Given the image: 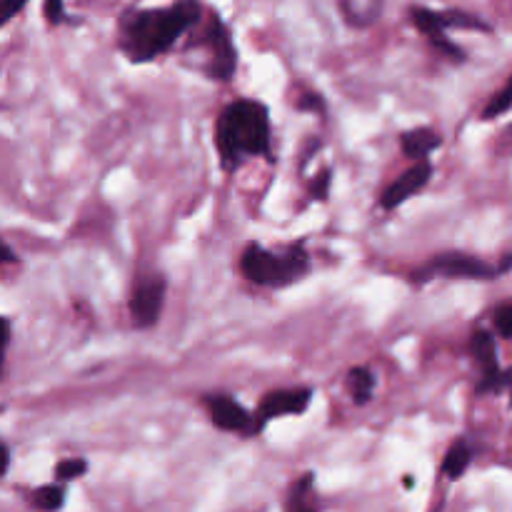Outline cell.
<instances>
[{
	"instance_id": "15",
	"label": "cell",
	"mask_w": 512,
	"mask_h": 512,
	"mask_svg": "<svg viewBox=\"0 0 512 512\" xmlns=\"http://www.w3.org/2000/svg\"><path fill=\"white\" fill-rule=\"evenodd\" d=\"M65 495H68V490L58 480V485H45V488L35 490V505L40 510H60L65 505Z\"/></svg>"
},
{
	"instance_id": "3",
	"label": "cell",
	"mask_w": 512,
	"mask_h": 512,
	"mask_svg": "<svg viewBox=\"0 0 512 512\" xmlns=\"http://www.w3.org/2000/svg\"><path fill=\"white\" fill-rule=\"evenodd\" d=\"M240 270L260 288H285L310 273V255L300 243L280 253L263 248L260 243H250L240 255Z\"/></svg>"
},
{
	"instance_id": "6",
	"label": "cell",
	"mask_w": 512,
	"mask_h": 512,
	"mask_svg": "<svg viewBox=\"0 0 512 512\" xmlns=\"http://www.w3.org/2000/svg\"><path fill=\"white\" fill-rule=\"evenodd\" d=\"M165 290H168V280L160 273L138 278L133 293H130V318H133L135 328L148 330L158 323L160 313H163Z\"/></svg>"
},
{
	"instance_id": "16",
	"label": "cell",
	"mask_w": 512,
	"mask_h": 512,
	"mask_svg": "<svg viewBox=\"0 0 512 512\" xmlns=\"http://www.w3.org/2000/svg\"><path fill=\"white\" fill-rule=\"evenodd\" d=\"M313 483H315V475L313 473L303 475V478H300L298 483H295L293 488H290L288 500H285V508L293 510V512L310 510L308 503H305V498H308V495H310V488H313Z\"/></svg>"
},
{
	"instance_id": "14",
	"label": "cell",
	"mask_w": 512,
	"mask_h": 512,
	"mask_svg": "<svg viewBox=\"0 0 512 512\" xmlns=\"http://www.w3.org/2000/svg\"><path fill=\"white\" fill-rule=\"evenodd\" d=\"M375 383H378V380H375L373 370H370L368 365H358V368L350 370L348 378H345V385H348L355 405H368L370 400H373Z\"/></svg>"
},
{
	"instance_id": "18",
	"label": "cell",
	"mask_w": 512,
	"mask_h": 512,
	"mask_svg": "<svg viewBox=\"0 0 512 512\" xmlns=\"http://www.w3.org/2000/svg\"><path fill=\"white\" fill-rule=\"evenodd\" d=\"M85 473H88V460L83 458L60 460V463L55 465V480H60V483H70V480L75 478H83Z\"/></svg>"
},
{
	"instance_id": "19",
	"label": "cell",
	"mask_w": 512,
	"mask_h": 512,
	"mask_svg": "<svg viewBox=\"0 0 512 512\" xmlns=\"http://www.w3.org/2000/svg\"><path fill=\"white\" fill-rule=\"evenodd\" d=\"M493 323H495V333H498L500 338L512 340V303H503L495 308Z\"/></svg>"
},
{
	"instance_id": "20",
	"label": "cell",
	"mask_w": 512,
	"mask_h": 512,
	"mask_svg": "<svg viewBox=\"0 0 512 512\" xmlns=\"http://www.w3.org/2000/svg\"><path fill=\"white\" fill-rule=\"evenodd\" d=\"M43 15L50 25L65 23V20H68V13H65V0H45Z\"/></svg>"
},
{
	"instance_id": "8",
	"label": "cell",
	"mask_w": 512,
	"mask_h": 512,
	"mask_svg": "<svg viewBox=\"0 0 512 512\" xmlns=\"http://www.w3.org/2000/svg\"><path fill=\"white\" fill-rule=\"evenodd\" d=\"M205 408H208L210 420H213L215 428L228 430V433H243V435H255L263 425L258 423V418L248 413L243 405L235 398L225 393H213L205 395Z\"/></svg>"
},
{
	"instance_id": "22",
	"label": "cell",
	"mask_w": 512,
	"mask_h": 512,
	"mask_svg": "<svg viewBox=\"0 0 512 512\" xmlns=\"http://www.w3.org/2000/svg\"><path fill=\"white\" fill-rule=\"evenodd\" d=\"M330 183H333V173H330V170H323V173H318V178L310 183V195H313L315 200H325L328 198Z\"/></svg>"
},
{
	"instance_id": "5",
	"label": "cell",
	"mask_w": 512,
	"mask_h": 512,
	"mask_svg": "<svg viewBox=\"0 0 512 512\" xmlns=\"http://www.w3.org/2000/svg\"><path fill=\"white\" fill-rule=\"evenodd\" d=\"M500 265H490L485 260L468 253H440L433 260L415 270V283H428L433 278L450 280H495L500 278Z\"/></svg>"
},
{
	"instance_id": "9",
	"label": "cell",
	"mask_w": 512,
	"mask_h": 512,
	"mask_svg": "<svg viewBox=\"0 0 512 512\" xmlns=\"http://www.w3.org/2000/svg\"><path fill=\"white\" fill-rule=\"evenodd\" d=\"M313 400V388H283L265 395L258 405V423L265 425L270 420L288 418V415H303Z\"/></svg>"
},
{
	"instance_id": "7",
	"label": "cell",
	"mask_w": 512,
	"mask_h": 512,
	"mask_svg": "<svg viewBox=\"0 0 512 512\" xmlns=\"http://www.w3.org/2000/svg\"><path fill=\"white\" fill-rule=\"evenodd\" d=\"M410 23H413L428 40L450 28L490 30V25L485 23V20L475 18L473 13H465V10H430L423 8V5H413V8H410Z\"/></svg>"
},
{
	"instance_id": "1",
	"label": "cell",
	"mask_w": 512,
	"mask_h": 512,
	"mask_svg": "<svg viewBox=\"0 0 512 512\" xmlns=\"http://www.w3.org/2000/svg\"><path fill=\"white\" fill-rule=\"evenodd\" d=\"M203 0H173L168 8H140L123 15L118 45L130 63H150L168 53L203 20Z\"/></svg>"
},
{
	"instance_id": "25",
	"label": "cell",
	"mask_w": 512,
	"mask_h": 512,
	"mask_svg": "<svg viewBox=\"0 0 512 512\" xmlns=\"http://www.w3.org/2000/svg\"><path fill=\"white\" fill-rule=\"evenodd\" d=\"M10 263H18V258H15L13 248H10L8 243L3 245V265H10Z\"/></svg>"
},
{
	"instance_id": "11",
	"label": "cell",
	"mask_w": 512,
	"mask_h": 512,
	"mask_svg": "<svg viewBox=\"0 0 512 512\" xmlns=\"http://www.w3.org/2000/svg\"><path fill=\"white\" fill-rule=\"evenodd\" d=\"M470 353H473L475 363L480 365V373H483V378H480L478 383V393L480 395L490 393L493 380L503 373L498 360V343H495V335L483 328L475 330L473 338H470Z\"/></svg>"
},
{
	"instance_id": "21",
	"label": "cell",
	"mask_w": 512,
	"mask_h": 512,
	"mask_svg": "<svg viewBox=\"0 0 512 512\" xmlns=\"http://www.w3.org/2000/svg\"><path fill=\"white\" fill-rule=\"evenodd\" d=\"M298 108L303 110V113H323L325 110L323 95L315 93V90H305V93H300L298 98Z\"/></svg>"
},
{
	"instance_id": "2",
	"label": "cell",
	"mask_w": 512,
	"mask_h": 512,
	"mask_svg": "<svg viewBox=\"0 0 512 512\" xmlns=\"http://www.w3.org/2000/svg\"><path fill=\"white\" fill-rule=\"evenodd\" d=\"M270 140V113L260 100H233L215 120V148L220 165L228 173L238 170L250 158L273 160Z\"/></svg>"
},
{
	"instance_id": "23",
	"label": "cell",
	"mask_w": 512,
	"mask_h": 512,
	"mask_svg": "<svg viewBox=\"0 0 512 512\" xmlns=\"http://www.w3.org/2000/svg\"><path fill=\"white\" fill-rule=\"evenodd\" d=\"M25 5H28V0H3V18H0V23L8 25Z\"/></svg>"
},
{
	"instance_id": "24",
	"label": "cell",
	"mask_w": 512,
	"mask_h": 512,
	"mask_svg": "<svg viewBox=\"0 0 512 512\" xmlns=\"http://www.w3.org/2000/svg\"><path fill=\"white\" fill-rule=\"evenodd\" d=\"M0 453H3V468H0V475H5L8 473V468H10V448L8 445H0Z\"/></svg>"
},
{
	"instance_id": "17",
	"label": "cell",
	"mask_w": 512,
	"mask_h": 512,
	"mask_svg": "<svg viewBox=\"0 0 512 512\" xmlns=\"http://www.w3.org/2000/svg\"><path fill=\"white\" fill-rule=\"evenodd\" d=\"M510 108H512V75H510L508 83H505L503 88H500L498 93H495L493 98H490V103L485 105L483 118L485 120H493V118H498V115L508 113Z\"/></svg>"
},
{
	"instance_id": "4",
	"label": "cell",
	"mask_w": 512,
	"mask_h": 512,
	"mask_svg": "<svg viewBox=\"0 0 512 512\" xmlns=\"http://www.w3.org/2000/svg\"><path fill=\"white\" fill-rule=\"evenodd\" d=\"M193 45L203 48L205 60L203 70L213 80H230L238 68V50H235L233 35L225 20L218 13L208 15V23L203 25V33Z\"/></svg>"
},
{
	"instance_id": "12",
	"label": "cell",
	"mask_w": 512,
	"mask_h": 512,
	"mask_svg": "<svg viewBox=\"0 0 512 512\" xmlns=\"http://www.w3.org/2000/svg\"><path fill=\"white\" fill-rule=\"evenodd\" d=\"M440 145L443 138L433 128H413L400 135V148L410 160H428V155Z\"/></svg>"
},
{
	"instance_id": "13",
	"label": "cell",
	"mask_w": 512,
	"mask_h": 512,
	"mask_svg": "<svg viewBox=\"0 0 512 512\" xmlns=\"http://www.w3.org/2000/svg\"><path fill=\"white\" fill-rule=\"evenodd\" d=\"M473 445L468 443V440H455L453 445H450V450L445 453V460H443V473L448 480H460L465 473H468L470 463H473Z\"/></svg>"
},
{
	"instance_id": "10",
	"label": "cell",
	"mask_w": 512,
	"mask_h": 512,
	"mask_svg": "<svg viewBox=\"0 0 512 512\" xmlns=\"http://www.w3.org/2000/svg\"><path fill=\"white\" fill-rule=\"evenodd\" d=\"M430 178H433V163H430V160H415V165L408 173H403L395 183H390L388 188H385V193L380 195V208L395 210L398 205H403L405 200L418 195L420 190L430 183Z\"/></svg>"
}]
</instances>
